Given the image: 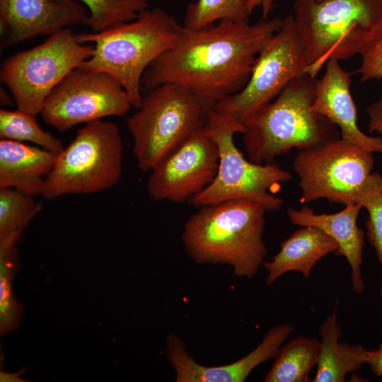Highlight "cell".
<instances>
[{"label":"cell","instance_id":"obj_1","mask_svg":"<svg viewBox=\"0 0 382 382\" xmlns=\"http://www.w3.org/2000/svg\"><path fill=\"white\" fill-rule=\"evenodd\" d=\"M282 25L279 18L255 24L221 20L198 29L182 25L173 45L147 67L141 84L181 86L208 112L245 87L257 55Z\"/></svg>","mask_w":382,"mask_h":382},{"label":"cell","instance_id":"obj_2","mask_svg":"<svg viewBox=\"0 0 382 382\" xmlns=\"http://www.w3.org/2000/svg\"><path fill=\"white\" fill-rule=\"evenodd\" d=\"M316 77L308 74L289 82L243 125L249 160L263 164L296 148L303 150L341 137L339 127L312 109Z\"/></svg>","mask_w":382,"mask_h":382},{"label":"cell","instance_id":"obj_3","mask_svg":"<svg viewBox=\"0 0 382 382\" xmlns=\"http://www.w3.org/2000/svg\"><path fill=\"white\" fill-rule=\"evenodd\" d=\"M265 209L248 200L200 207L185 225L183 242L199 263H226L238 277H253L266 255Z\"/></svg>","mask_w":382,"mask_h":382},{"label":"cell","instance_id":"obj_4","mask_svg":"<svg viewBox=\"0 0 382 382\" xmlns=\"http://www.w3.org/2000/svg\"><path fill=\"white\" fill-rule=\"evenodd\" d=\"M181 25L164 10L154 8L108 30L77 35L81 42L94 43L91 57L80 67L113 76L132 105L138 108L143 98L141 85L144 71L173 45Z\"/></svg>","mask_w":382,"mask_h":382},{"label":"cell","instance_id":"obj_5","mask_svg":"<svg viewBox=\"0 0 382 382\" xmlns=\"http://www.w3.org/2000/svg\"><path fill=\"white\" fill-rule=\"evenodd\" d=\"M294 11L313 77L329 59L359 54L382 24V0H296Z\"/></svg>","mask_w":382,"mask_h":382},{"label":"cell","instance_id":"obj_6","mask_svg":"<svg viewBox=\"0 0 382 382\" xmlns=\"http://www.w3.org/2000/svg\"><path fill=\"white\" fill-rule=\"evenodd\" d=\"M204 126L216 143L219 158L213 181L191 199L199 207L230 200H248L262 205L267 212L279 209L284 200L274 195L291 175L274 163L259 164L247 160L234 143L244 125L213 109L206 115Z\"/></svg>","mask_w":382,"mask_h":382},{"label":"cell","instance_id":"obj_7","mask_svg":"<svg viewBox=\"0 0 382 382\" xmlns=\"http://www.w3.org/2000/svg\"><path fill=\"white\" fill-rule=\"evenodd\" d=\"M123 145L118 127L101 120L77 130L57 156L42 195L53 199L70 194H91L117 184L122 172Z\"/></svg>","mask_w":382,"mask_h":382},{"label":"cell","instance_id":"obj_8","mask_svg":"<svg viewBox=\"0 0 382 382\" xmlns=\"http://www.w3.org/2000/svg\"><path fill=\"white\" fill-rule=\"evenodd\" d=\"M127 120L139 168L151 170L205 121L207 111L190 91L163 83L149 91Z\"/></svg>","mask_w":382,"mask_h":382},{"label":"cell","instance_id":"obj_9","mask_svg":"<svg viewBox=\"0 0 382 382\" xmlns=\"http://www.w3.org/2000/svg\"><path fill=\"white\" fill-rule=\"evenodd\" d=\"M94 46L82 43L69 28L42 43L8 57L0 79L11 92L18 110L37 115L52 90L90 58Z\"/></svg>","mask_w":382,"mask_h":382},{"label":"cell","instance_id":"obj_10","mask_svg":"<svg viewBox=\"0 0 382 382\" xmlns=\"http://www.w3.org/2000/svg\"><path fill=\"white\" fill-rule=\"evenodd\" d=\"M308 66L294 17L288 16L282 19L280 29L257 55L245 87L220 100L212 109L243 125L272 101L291 81L307 74Z\"/></svg>","mask_w":382,"mask_h":382},{"label":"cell","instance_id":"obj_11","mask_svg":"<svg viewBox=\"0 0 382 382\" xmlns=\"http://www.w3.org/2000/svg\"><path fill=\"white\" fill-rule=\"evenodd\" d=\"M292 165L299 178L301 203L325 198L345 206L355 203L374 158L373 153L340 137L299 150Z\"/></svg>","mask_w":382,"mask_h":382},{"label":"cell","instance_id":"obj_12","mask_svg":"<svg viewBox=\"0 0 382 382\" xmlns=\"http://www.w3.org/2000/svg\"><path fill=\"white\" fill-rule=\"evenodd\" d=\"M132 106L113 76L79 66L52 90L40 114L47 124L63 132L105 117H123Z\"/></svg>","mask_w":382,"mask_h":382},{"label":"cell","instance_id":"obj_13","mask_svg":"<svg viewBox=\"0 0 382 382\" xmlns=\"http://www.w3.org/2000/svg\"><path fill=\"white\" fill-rule=\"evenodd\" d=\"M219 158L218 146L204 123L151 170L147 192L156 200H191L214 179Z\"/></svg>","mask_w":382,"mask_h":382},{"label":"cell","instance_id":"obj_14","mask_svg":"<svg viewBox=\"0 0 382 382\" xmlns=\"http://www.w3.org/2000/svg\"><path fill=\"white\" fill-rule=\"evenodd\" d=\"M86 7L73 0H0L1 45H13L86 23Z\"/></svg>","mask_w":382,"mask_h":382},{"label":"cell","instance_id":"obj_15","mask_svg":"<svg viewBox=\"0 0 382 382\" xmlns=\"http://www.w3.org/2000/svg\"><path fill=\"white\" fill-rule=\"evenodd\" d=\"M294 328L282 324L269 330L262 342L240 360L219 366H204L196 362L185 351L178 337L168 339V357L176 371L178 382H243L261 363L277 356L281 345Z\"/></svg>","mask_w":382,"mask_h":382},{"label":"cell","instance_id":"obj_16","mask_svg":"<svg viewBox=\"0 0 382 382\" xmlns=\"http://www.w3.org/2000/svg\"><path fill=\"white\" fill-rule=\"evenodd\" d=\"M325 64L324 75L316 79L312 109L336 125L342 139L371 153H382V138L365 134L357 125V109L350 91L351 74L337 59H329Z\"/></svg>","mask_w":382,"mask_h":382},{"label":"cell","instance_id":"obj_17","mask_svg":"<svg viewBox=\"0 0 382 382\" xmlns=\"http://www.w3.org/2000/svg\"><path fill=\"white\" fill-rule=\"evenodd\" d=\"M362 207L357 203L345 205L340 212L334 214H317L307 207L300 210L287 209L290 221L301 226H316L332 238L338 244L337 253L347 259L352 271L353 290L359 294L364 289L361 266L363 261L364 232L357 226V221Z\"/></svg>","mask_w":382,"mask_h":382},{"label":"cell","instance_id":"obj_18","mask_svg":"<svg viewBox=\"0 0 382 382\" xmlns=\"http://www.w3.org/2000/svg\"><path fill=\"white\" fill-rule=\"evenodd\" d=\"M57 154L20 141H0V188L11 187L28 195H42L45 180Z\"/></svg>","mask_w":382,"mask_h":382},{"label":"cell","instance_id":"obj_19","mask_svg":"<svg viewBox=\"0 0 382 382\" xmlns=\"http://www.w3.org/2000/svg\"><path fill=\"white\" fill-rule=\"evenodd\" d=\"M280 250L270 262H263L268 272L267 285L291 271L308 278L317 262L330 253L337 254L339 245L329 235L316 226H303L280 243Z\"/></svg>","mask_w":382,"mask_h":382},{"label":"cell","instance_id":"obj_20","mask_svg":"<svg viewBox=\"0 0 382 382\" xmlns=\"http://www.w3.org/2000/svg\"><path fill=\"white\" fill-rule=\"evenodd\" d=\"M320 350L313 382H343L346 376L366 364L368 350L340 342L342 331L336 311L321 324Z\"/></svg>","mask_w":382,"mask_h":382},{"label":"cell","instance_id":"obj_21","mask_svg":"<svg viewBox=\"0 0 382 382\" xmlns=\"http://www.w3.org/2000/svg\"><path fill=\"white\" fill-rule=\"evenodd\" d=\"M22 232L0 239V334L19 328L23 306L13 291V282L19 267L17 243Z\"/></svg>","mask_w":382,"mask_h":382},{"label":"cell","instance_id":"obj_22","mask_svg":"<svg viewBox=\"0 0 382 382\" xmlns=\"http://www.w3.org/2000/svg\"><path fill=\"white\" fill-rule=\"evenodd\" d=\"M320 342L316 339L298 337L289 341L282 350L271 370L265 378L266 382H307L309 374L318 364Z\"/></svg>","mask_w":382,"mask_h":382},{"label":"cell","instance_id":"obj_23","mask_svg":"<svg viewBox=\"0 0 382 382\" xmlns=\"http://www.w3.org/2000/svg\"><path fill=\"white\" fill-rule=\"evenodd\" d=\"M36 115L22 111L0 110V137L3 139L29 141L58 154L63 149L62 141L41 128Z\"/></svg>","mask_w":382,"mask_h":382},{"label":"cell","instance_id":"obj_24","mask_svg":"<svg viewBox=\"0 0 382 382\" xmlns=\"http://www.w3.org/2000/svg\"><path fill=\"white\" fill-rule=\"evenodd\" d=\"M88 10L86 24L98 33L136 19L149 8L148 0H73Z\"/></svg>","mask_w":382,"mask_h":382},{"label":"cell","instance_id":"obj_25","mask_svg":"<svg viewBox=\"0 0 382 382\" xmlns=\"http://www.w3.org/2000/svg\"><path fill=\"white\" fill-rule=\"evenodd\" d=\"M248 0H197L187 8L183 26L198 29L221 20L249 21Z\"/></svg>","mask_w":382,"mask_h":382},{"label":"cell","instance_id":"obj_26","mask_svg":"<svg viewBox=\"0 0 382 382\" xmlns=\"http://www.w3.org/2000/svg\"><path fill=\"white\" fill-rule=\"evenodd\" d=\"M41 209L33 195L15 188H0V239L22 232Z\"/></svg>","mask_w":382,"mask_h":382},{"label":"cell","instance_id":"obj_27","mask_svg":"<svg viewBox=\"0 0 382 382\" xmlns=\"http://www.w3.org/2000/svg\"><path fill=\"white\" fill-rule=\"evenodd\" d=\"M355 203L368 212L367 236L382 265V175L380 173H371L359 190Z\"/></svg>","mask_w":382,"mask_h":382},{"label":"cell","instance_id":"obj_28","mask_svg":"<svg viewBox=\"0 0 382 382\" xmlns=\"http://www.w3.org/2000/svg\"><path fill=\"white\" fill-rule=\"evenodd\" d=\"M359 54L361 63L353 74H359L362 82L382 79V24Z\"/></svg>","mask_w":382,"mask_h":382},{"label":"cell","instance_id":"obj_29","mask_svg":"<svg viewBox=\"0 0 382 382\" xmlns=\"http://www.w3.org/2000/svg\"><path fill=\"white\" fill-rule=\"evenodd\" d=\"M366 112L370 118L368 125L369 131L382 134V99L369 105Z\"/></svg>","mask_w":382,"mask_h":382},{"label":"cell","instance_id":"obj_30","mask_svg":"<svg viewBox=\"0 0 382 382\" xmlns=\"http://www.w3.org/2000/svg\"><path fill=\"white\" fill-rule=\"evenodd\" d=\"M366 364L371 371L381 378L382 381V343L377 349L368 350Z\"/></svg>","mask_w":382,"mask_h":382},{"label":"cell","instance_id":"obj_31","mask_svg":"<svg viewBox=\"0 0 382 382\" xmlns=\"http://www.w3.org/2000/svg\"><path fill=\"white\" fill-rule=\"evenodd\" d=\"M274 0H248L247 8L248 13L251 14L253 11L258 6H262V16L265 18L273 8Z\"/></svg>","mask_w":382,"mask_h":382},{"label":"cell","instance_id":"obj_32","mask_svg":"<svg viewBox=\"0 0 382 382\" xmlns=\"http://www.w3.org/2000/svg\"><path fill=\"white\" fill-rule=\"evenodd\" d=\"M25 372V369H21L16 372H6L4 370L0 371L1 382H25L27 381L21 375Z\"/></svg>","mask_w":382,"mask_h":382},{"label":"cell","instance_id":"obj_33","mask_svg":"<svg viewBox=\"0 0 382 382\" xmlns=\"http://www.w3.org/2000/svg\"><path fill=\"white\" fill-rule=\"evenodd\" d=\"M381 296H382V284H381Z\"/></svg>","mask_w":382,"mask_h":382},{"label":"cell","instance_id":"obj_34","mask_svg":"<svg viewBox=\"0 0 382 382\" xmlns=\"http://www.w3.org/2000/svg\"><path fill=\"white\" fill-rule=\"evenodd\" d=\"M313 1H322V0H313Z\"/></svg>","mask_w":382,"mask_h":382}]
</instances>
